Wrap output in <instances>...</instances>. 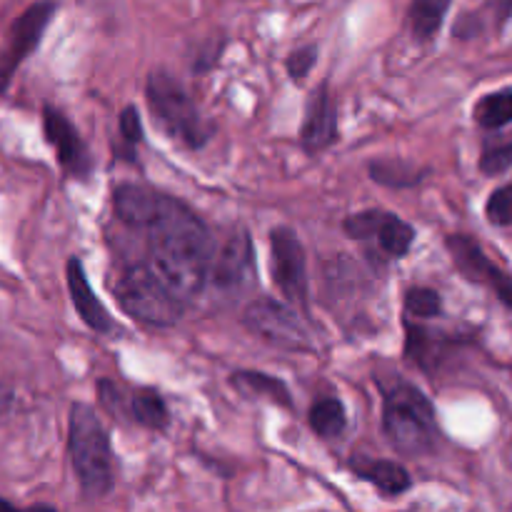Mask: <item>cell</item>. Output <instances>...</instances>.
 <instances>
[{
    "instance_id": "6da1fadb",
    "label": "cell",
    "mask_w": 512,
    "mask_h": 512,
    "mask_svg": "<svg viewBox=\"0 0 512 512\" xmlns=\"http://www.w3.org/2000/svg\"><path fill=\"white\" fill-rule=\"evenodd\" d=\"M145 243H148L145 263L155 270V275L180 303H193L208 285L215 250L203 220L183 200L163 193L158 215L145 228Z\"/></svg>"
},
{
    "instance_id": "7a4b0ae2",
    "label": "cell",
    "mask_w": 512,
    "mask_h": 512,
    "mask_svg": "<svg viewBox=\"0 0 512 512\" xmlns=\"http://www.w3.org/2000/svg\"><path fill=\"white\" fill-rule=\"evenodd\" d=\"M383 430L388 443L405 458L433 453L438 443V418L428 395L403 380L385 390Z\"/></svg>"
},
{
    "instance_id": "3957f363",
    "label": "cell",
    "mask_w": 512,
    "mask_h": 512,
    "mask_svg": "<svg viewBox=\"0 0 512 512\" xmlns=\"http://www.w3.org/2000/svg\"><path fill=\"white\" fill-rule=\"evenodd\" d=\"M68 453L85 498H105L113 488L110 435L90 405L75 403L68 418Z\"/></svg>"
},
{
    "instance_id": "277c9868",
    "label": "cell",
    "mask_w": 512,
    "mask_h": 512,
    "mask_svg": "<svg viewBox=\"0 0 512 512\" xmlns=\"http://www.w3.org/2000/svg\"><path fill=\"white\" fill-rule=\"evenodd\" d=\"M110 290L128 318L148 328H170L183 318L185 303H180L145 260L118 265L110 278Z\"/></svg>"
},
{
    "instance_id": "5b68a950",
    "label": "cell",
    "mask_w": 512,
    "mask_h": 512,
    "mask_svg": "<svg viewBox=\"0 0 512 512\" xmlns=\"http://www.w3.org/2000/svg\"><path fill=\"white\" fill-rule=\"evenodd\" d=\"M145 100H148L153 118L158 120V125L170 138L180 140L195 150L203 148L213 138V125L200 115L198 105L190 98L185 85L168 70L158 68L148 75Z\"/></svg>"
},
{
    "instance_id": "8992f818",
    "label": "cell",
    "mask_w": 512,
    "mask_h": 512,
    "mask_svg": "<svg viewBox=\"0 0 512 512\" xmlns=\"http://www.w3.org/2000/svg\"><path fill=\"white\" fill-rule=\"evenodd\" d=\"M243 325L265 343L288 350V353H313L315 350L313 338L300 320L298 310L273 298H255L253 303L245 305Z\"/></svg>"
},
{
    "instance_id": "52a82bcc",
    "label": "cell",
    "mask_w": 512,
    "mask_h": 512,
    "mask_svg": "<svg viewBox=\"0 0 512 512\" xmlns=\"http://www.w3.org/2000/svg\"><path fill=\"white\" fill-rule=\"evenodd\" d=\"M270 265L273 283L298 313H308V263L305 250L293 228H275L270 233Z\"/></svg>"
},
{
    "instance_id": "ba28073f",
    "label": "cell",
    "mask_w": 512,
    "mask_h": 512,
    "mask_svg": "<svg viewBox=\"0 0 512 512\" xmlns=\"http://www.w3.org/2000/svg\"><path fill=\"white\" fill-rule=\"evenodd\" d=\"M55 10H58L55 0H35L10 25L8 38L0 45V93L8 90L10 80H13L20 63L35 53V48L43 40L45 30H48L50 20H53Z\"/></svg>"
},
{
    "instance_id": "9c48e42d",
    "label": "cell",
    "mask_w": 512,
    "mask_h": 512,
    "mask_svg": "<svg viewBox=\"0 0 512 512\" xmlns=\"http://www.w3.org/2000/svg\"><path fill=\"white\" fill-rule=\"evenodd\" d=\"M448 245V253L453 258L455 268L460 270L465 280L475 285H483V288L493 290L495 298L505 305V308L512 310V275L505 273L500 265H495L493 260L485 255L483 245L478 243L470 235H448L445 240Z\"/></svg>"
},
{
    "instance_id": "30bf717a",
    "label": "cell",
    "mask_w": 512,
    "mask_h": 512,
    "mask_svg": "<svg viewBox=\"0 0 512 512\" xmlns=\"http://www.w3.org/2000/svg\"><path fill=\"white\" fill-rule=\"evenodd\" d=\"M343 228L353 240H375L378 248L390 258H405L415 243L413 225L385 210H363V213L350 215Z\"/></svg>"
},
{
    "instance_id": "8fae6325",
    "label": "cell",
    "mask_w": 512,
    "mask_h": 512,
    "mask_svg": "<svg viewBox=\"0 0 512 512\" xmlns=\"http://www.w3.org/2000/svg\"><path fill=\"white\" fill-rule=\"evenodd\" d=\"M255 275L253 240L248 230H233L218 250H213L208 283L215 285L220 293H240Z\"/></svg>"
},
{
    "instance_id": "7c38bea8",
    "label": "cell",
    "mask_w": 512,
    "mask_h": 512,
    "mask_svg": "<svg viewBox=\"0 0 512 512\" xmlns=\"http://www.w3.org/2000/svg\"><path fill=\"white\" fill-rule=\"evenodd\" d=\"M43 130L45 140L55 148L60 168L68 175H73V178H88V173L93 170V158H90L88 148H85L75 125L53 105H45L43 108Z\"/></svg>"
},
{
    "instance_id": "4fadbf2b",
    "label": "cell",
    "mask_w": 512,
    "mask_h": 512,
    "mask_svg": "<svg viewBox=\"0 0 512 512\" xmlns=\"http://www.w3.org/2000/svg\"><path fill=\"white\" fill-rule=\"evenodd\" d=\"M338 140V110H335L333 95L328 83L320 85L305 105V120L300 128V143L310 155L328 150Z\"/></svg>"
},
{
    "instance_id": "5bb4252c",
    "label": "cell",
    "mask_w": 512,
    "mask_h": 512,
    "mask_svg": "<svg viewBox=\"0 0 512 512\" xmlns=\"http://www.w3.org/2000/svg\"><path fill=\"white\" fill-rule=\"evenodd\" d=\"M163 193L140 183H120L113 190V213L125 228L145 230L158 215Z\"/></svg>"
},
{
    "instance_id": "9a60e30c",
    "label": "cell",
    "mask_w": 512,
    "mask_h": 512,
    "mask_svg": "<svg viewBox=\"0 0 512 512\" xmlns=\"http://www.w3.org/2000/svg\"><path fill=\"white\" fill-rule=\"evenodd\" d=\"M65 278H68L70 300H73L75 313L80 315V320H83L90 330H95V333H103V335L113 333L115 320L110 318L105 305L100 303L98 295H95L93 288H90L88 278H85L83 263H80L78 258L68 260V273H65Z\"/></svg>"
},
{
    "instance_id": "2e32d148",
    "label": "cell",
    "mask_w": 512,
    "mask_h": 512,
    "mask_svg": "<svg viewBox=\"0 0 512 512\" xmlns=\"http://www.w3.org/2000/svg\"><path fill=\"white\" fill-rule=\"evenodd\" d=\"M512 18V0H485L478 10H468L455 23L453 35L460 40H470L483 35L485 30L493 28L495 33L503 30Z\"/></svg>"
},
{
    "instance_id": "e0dca14e",
    "label": "cell",
    "mask_w": 512,
    "mask_h": 512,
    "mask_svg": "<svg viewBox=\"0 0 512 512\" xmlns=\"http://www.w3.org/2000/svg\"><path fill=\"white\" fill-rule=\"evenodd\" d=\"M230 383L240 390L248 398L268 400V403L283 405V408H293V398H290V390L283 380L273 378V375H265L260 370H238V373L230 375Z\"/></svg>"
},
{
    "instance_id": "ac0fdd59",
    "label": "cell",
    "mask_w": 512,
    "mask_h": 512,
    "mask_svg": "<svg viewBox=\"0 0 512 512\" xmlns=\"http://www.w3.org/2000/svg\"><path fill=\"white\" fill-rule=\"evenodd\" d=\"M453 0H413L408 8L410 33L418 43H430L438 38Z\"/></svg>"
},
{
    "instance_id": "d6986e66",
    "label": "cell",
    "mask_w": 512,
    "mask_h": 512,
    "mask_svg": "<svg viewBox=\"0 0 512 512\" xmlns=\"http://www.w3.org/2000/svg\"><path fill=\"white\" fill-rule=\"evenodd\" d=\"M128 418L148 430L168 428V405L155 388H138L128 400Z\"/></svg>"
},
{
    "instance_id": "ffe728a7",
    "label": "cell",
    "mask_w": 512,
    "mask_h": 512,
    "mask_svg": "<svg viewBox=\"0 0 512 512\" xmlns=\"http://www.w3.org/2000/svg\"><path fill=\"white\" fill-rule=\"evenodd\" d=\"M358 475L373 483L385 495H403L413 485L408 470L400 463H393V460H373V463L360 465Z\"/></svg>"
},
{
    "instance_id": "44dd1931",
    "label": "cell",
    "mask_w": 512,
    "mask_h": 512,
    "mask_svg": "<svg viewBox=\"0 0 512 512\" xmlns=\"http://www.w3.org/2000/svg\"><path fill=\"white\" fill-rule=\"evenodd\" d=\"M475 123L483 130H500L512 123V88L483 95L473 108Z\"/></svg>"
},
{
    "instance_id": "7402d4cb",
    "label": "cell",
    "mask_w": 512,
    "mask_h": 512,
    "mask_svg": "<svg viewBox=\"0 0 512 512\" xmlns=\"http://www.w3.org/2000/svg\"><path fill=\"white\" fill-rule=\"evenodd\" d=\"M345 425H348V415H345L343 403L338 398H323L310 408V428L320 438H338V435H343Z\"/></svg>"
},
{
    "instance_id": "603a6c76",
    "label": "cell",
    "mask_w": 512,
    "mask_h": 512,
    "mask_svg": "<svg viewBox=\"0 0 512 512\" xmlns=\"http://www.w3.org/2000/svg\"><path fill=\"white\" fill-rule=\"evenodd\" d=\"M370 178L388 185V188H413L425 178V170L413 168L403 160H378V163L370 165Z\"/></svg>"
},
{
    "instance_id": "cb8c5ba5",
    "label": "cell",
    "mask_w": 512,
    "mask_h": 512,
    "mask_svg": "<svg viewBox=\"0 0 512 512\" xmlns=\"http://www.w3.org/2000/svg\"><path fill=\"white\" fill-rule=\"evenodd\" d=\"M405 313L410 318H438L443 315V298L433 288H410L405 293Z\"/></svg>"
},
{
    "instance_id": "d4e9b609",
    "label": "cell",
    "mask_w": 512,
    "mask_h": 512,
    "mask_svg": "<svg viewBox=\"0 0 512 512\" xmlns=\"http://www.w3.org/2000/svg\"><path fill=\"white\" fill-rule=\"evenodd\" d=\"M485 218L495 228H512V183L500 185L485 203Z\"/></svg>"
},
{
    "instance_id": "484cf974",
    "label": "cell",
    "mask_w": 512,
    "mask_h": 512,
    "mask_svg": "<svg viewBox=\"0 0 512 512\" xmlns=\"http://www.w3.org/2000/svg\"><path fill=\"white\" fill-rule=\"evenodd\" d=\"M480 173L488 175V178H498V175L512 170V140L510 143L490 145L480 155Z\"/></svg>"
},
{
    "instance_id": "4316f807",
    "label": "cell",
    "mask_w": 512,
    "mask_h": 512,
    "mask_svg": "<svg viewBox=\"0 0 512 512\" xmlns=\"http://www.w3.org/2000/svg\"><path fill=\"white\" fill-rule=\"evenodd\" d=\"M315 60H318V50H315V45H305V48H298L293 50V53L288 55V60H285V68H288V75L293 80H305L308 78L310 68L315 65Z\"/></svg>"
},
{
    "instance_id": "83f0119b",
    "label": "cell",
    "mask_w": 512,
    "mask_h": 512,
    "mask_svg": "<svg viewBox=\"0 0 512 512\" xmlns=\"http://www.w3.org/2000/svg\"><path fill=\"white\" fill-rule=\"evenodd\" d=\"M98 395H100V405H103L110 415H118V418L128 415V400H125L123 390H120L118 385L110 383V380H100Z\"/></svg>"
},
{
    "instance_id": "f1b7e54d",
    "label": "cell",
    "mask_w": 512,
    "mask_h": 512,
    "mask_svg": "<svg viewBox=\"0 0 512 512\" xmlns=\"http://www.w3.org/2000/svg\"><path fill=\"white\" fill-rule=\"evenodd\" d=\"M118 128L125 143H128L130 148H135V145L143 140V120H140L138 108H133V105L123 108V113H120L118 118Z\"/></svg>"
},
{
    "instance_id": "f546056e",
    "label": "cell",
    "mask_w": 512,
    "mask_h": 512,
    "mask_svg": "<svg viewBox=\"0 0 512 512\" xmlns=\"http://www.w3.org/2000/svg\"><path fill=\"white\" fill-rule=\"evenodd\" d=\"M10 398H13V395H10V390L0 388V410L8 408V405H10Z\"/></svg>"
},
{
    "instance_id": "4dcf8cb0",
    "label": "cell",
    "mask_w": 512,
    "mask_h": 512,
    "mask_svg": "<svg viewBox=\"0 0 512 512\" xmlns=\"http://www.w3.org/2000/svg\"><path fill=\"white\" fill-rule=\"evenodd\" d=\"M15 505L10 503V500H5V498H0V510H13Z\"/></svg>"
}]
</instances>
